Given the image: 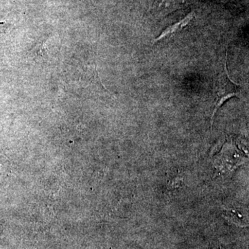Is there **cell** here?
I'll list each match as a JSON object with an SVG mask.
<instances>
[{"mask_svg":"<svg viewBox=\"0 0 249 249\" xmlns=\"http://www.w3.org/2000/svg\"><path fill=\"white\" fill-rule=\"evenodd\" d=\"M245 159L237 152V149L231 145H226L223 147L222 152L218 155L214 160V165L218 170L227 171L232 170L236 167L242 165L245 162Z\"/></svg>","mask_w":249,"mask_h":249,"instance_id":"cell-2","label":"cell"},{"mask_svg":"<svg viewBox=\"0 0 249 249\" xmlns=\"http://www.w3.org/2000/svg\"><path fill=\"white\" fill-rule=\"evenodd\" d=\"M226 217L229 218L230 220L237 223L239 225H242V222H243V221L242 220V215L240 217V214H237V213L232 212V211H227L226 212Z\"/></svg>","mask_w":249,"mask_h":249,"instance_id":"cell-4","label":"cell"},{"mask_svg":"<svg viewBox=\"0 0 249 249\" xmlns=\"http://www.w3.org/2000/svg\"><path fill=\"white\" fill-rule=\"evenodd\" d=\"M240 87L235 84L228 76L227 72L218 78L215 86L216 101L215 106L211 118V128L213 124L214 114L218 109L224 104L227 100L232 97H237L240 94Z\"/></svg>","mask_w":249,"mask_h":249,"instance_id":"cell-1","label":"cell"},{"mask_svg":"<svg viewBox=\"0 0 249 249\" xmlns=\"http://www.w3.org/2000/svg\"><path fill=\"white\" fill-rule=\"evenodd\" d=\"M194 17V13H190L186 18H183V19H181L179 22L175 23L173 25L167 28L157 38H156L155 42H158V41L163 40V39L168 37V36H171L174 35V34H178V32H180V31L184 29V28L193 20Z\"/></svg>","mask_w":249,"mask_h":249,"instance_id":"cell-3","label":"cell"}]
</instances>
